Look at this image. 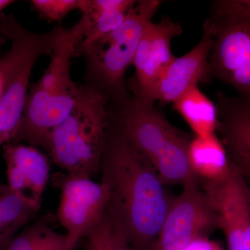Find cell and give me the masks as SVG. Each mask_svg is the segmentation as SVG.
I'll return each mask as SVG.
<instances>
[{
    "mask_svg": "<svg viewBox=\"0 0 250 250\" xmlns=\"http://www.w3.org/2000/svg\"><path fill=\"white\" fill-rule=\"evenodd\" d=\"M195 136L215 134L218 126V108L198 85L192 87L173 103Z\"/></svg>",
    "mask_w": 250,
    "mask_h": 250,
    "instance_id": "18",
    "label": "cell"
},
{
    "mask_svg": "<svg viewBox=\"0 0 250 250\" xmlns=\"http://www.w3.org/2000/svg\"><path fill=\"white\" fill-rule=\"evenodd\" d=\"M6 39L3 36H0V47L4 45V42H6Z\"/></svg>",
    "mask_w": 250,
    "mask_h": 250,
    "instance_id": "26",
    "label": "cell"
},
{
    "mask_svg": "<svg viewBox=\"0 0 250 250\" xmlns=\"http://www.w3.org/2000/svg\"><path fill=\"white\" fill-rule=\"evenodd\" d=\"M200 182L214 208L218 228L225 234L229 250H250V188L241 170L231 162L225 179Z\"/></svg>",
    "mask_w": 250,
    "mask_h": 250,
    "instance_id": "9",
    "label": "cell"
},
{
    "mask_svg": "<svg viewBox=\"0 0 250 250\" xmlns=\"http://www.w3.org/2000/svg\"><path fill=\"white\" fill-rule=\"evenodd\" d=\"M111 107L112 116L125 137L164 185H184L199 179L188 156L192 138L171 125L154 106L130 97Z\"/></svg>",
    "mask_w": 250,
    "mask_h": 250,
    "instance_id": "2",
    "label": "cell"
},
{
    "mask_svg": "<svg viewBox=\"0 0 250 250\" xmlns=\"http://www.w3.org/2000/svg\"><path fill=\"white\" fill-rule=\"evenodd\" d=\"M182 31V25L167 16H163L159 22L149 23L146 28L133 62L136 73L128 85L134 94L133 98L140 103L154 106L158 81L175 58L171 42Z\"/></svg>",
    "mask_w": 250,
    "mask_h": 250,
    "instance_id": "10",
    "label": "cell"
},
{
    "mask_svg": "<svg viewBox=\"0 0 250 250\" xmlns=\"http://www.w3.org/2000/svg\"><path fill=\"white\" fill-rule=\"evenodd\" d=\"M100 172L110 193L107 213L111 221L135 249L152 250L173 197L112 115Z\"/></svg>",
    "mask_w": 250,
    "mask_h": 250,
    "instance_id": "1",
    "label": "cell"
},
{
    "mask_svg": "<svg viewBox=\"0 0 250 250\" xmlns=\"http://www.w3.org/2000/svg\"><path fill=\"white\" fill-rule=\"evenodd\" d=\"M31 4L41 17L49 22H59L78 9L79 0H33Z\"/></svg>",
    "mask_w": 250,
    "mask_h": 250,
    "instance_id": "22",
    "label": "cell"
},
{
    "mask_svg": "<svg viewBox=\"0 0 250 250\" xmlns=\"http://www.w3.org/2000/svg\"><path fill=\"white\" fill-rule=\"evenodd\" d=\"M162 3L160 0L138 1L119 27L104 36L83 54L85 84L104 93L112 106L131 97L125 75L133 65L146 28Z\"/></svg>",
    "mask_w": 250,
    "mask_h": 250,
    "instance_id": "5",
    "label": "cell"
},
{
    "mask_svg": "<svg viewBox=\"0 0 250 250\" xmlns=\"http://www.w3.org/2000/svg\"><path fill=\"white\" fill-rule=\"evenodd\" d=\"M200 179L183 185L173 197L152 250H179L218 228L216 215Z\"/></svg>",
    "mask_w": 250,
    "mask_h": 250,
    "instance_id": "8",
    "label": "cell"
},
{
    "mask_svg": "<svg viewBox=\"0 0 250 250\" xmlns=\"http://www.w3.org/2000/svg\"><path fill=\"white\" fill-rule=\"evenodd\" d=\"M0 86H1V83H0Z\"/></svg>",
    "mask_w": 250,
    "mask_h": 250,
    "instance_id": "27",
    "label": "cell"
},
{
    "mask_svg": "<svg viewBox=\"0 0 250 250\" xmlns=\"http://www.w3.org/2000/svg\"><path fill=\"white\" fill-rule=\"evenodd\" d=\"M203 30L212 39L208 62L211 78L225 82L250 100V9L243 0L212 2Z\"/></svg>",
    "mask_w": 250,
    "mask_h": 250,
    "instance_id": "6",
    "label": "cell"
},
{
    "mask_svg": "<svg viewBox=\"0 0 250 250\" xmlns=\"http://www.w3.org/2000/svg\"><path fill=\"white\" fill-rule=\"evenodd\" d=\"M236 166L237 167L241 170L242 174L244 175V177H247L250 179V165H241Z\"/></svg>",
    "mask_w": 250,
    "mask_h": 250,
    "instance_id": "24",
    "label": "cell"
},
{
    "mask_svg": "<svg viewBox=\"0 0 250 250\" xmlns=\"http://www.w3.org/2000/svg\"><path fill=\"white\" fill-rule=\"evenodd\" d=\"M218 126L217 131L229 157L236 166L250 165V100L217 96Z\"/></svg>",
    "mask_w": 250,
    "mask_h": 250,
    "instance_id": "14",
    "label": "cell"
},
{
    "mask_svg": "<svg viewBox=\"0 0 250 250\" xmlns=\"http://www.w3.org/2000/svg\"><path fill=\"white\" fill-rule=\"evenodd\" d=\"M188 156L191 170L200 180L218 182L229 173L231 161L216 134L194 136L189 145Z\"/></svg>",
    "mask_w": 250,
    "mask_h": 250,
    "instance_id": "16",
    "label": "cell"
},
{
    "mask_svg": "<svg viewBox=\"0 0 250 250\" xmlns=\"http://www.w3.org/2000/svg\"><path fill=\"white\" fill-rule=\"evenodd\" d=\"M84 238L85 250H137L115 226L107 210Z\"/></svg>",
    "mask_w": 250,
    "mask_h": 250,
    "instance_id": "21",
    "label": "cell"
},
{
    "mask_svg": "<svg viewBox=\"0 0 250 250\" xmlns=\"http://www.w3.org/2000/svg\"><path fill=\"white\" fill-rule=\"evenodd\" d=\"M137 1L133 0H95L94 14L91 16L85 15L89 20V28L84 39L77 46L75 57L83 56L90 47L104 36L119 27Z\"/></svg>",
    "mask_w": 250,
    "mask_h": 250,
    "instance_id": "17",
    "label": "cell"
},
{
    "mask_svg": "<svg viewBox=\"0 0 250 250\" xmlns=\"http://www.w3.org/2000/svg\"><path fill=\"white\" fill-rule=\"evenodd\" d=\"M36 215L31 202L0 182V250Z\"/></svg>",
    "mask_w": 250,
    "mask_h": 250,
    "instance_id": "19",
    "label": "cell"
},
{
    "mask_svg": "<svg viewBox=\"0 0 250 250\" xmlns=\"http://www.w3.org/2000/svg\"><path fill=\"white\" fill-rule=\"evenodd\" d=\"M51 182L62 191L57 219L67 231L68 250H74L106 213L109 191L102 182L62 172L52 174Z\"/></svg>",
    "mask_w": 250,
    "mask_h": 250,
    "instance_id": "7",
    "label": "cell"
},
{
    "mask_svg": "<svg viewBox=\"0 0 250 250\" xmlns=\"http://www.w3.org/2000/svg\"><path fill=\"white\" fill-rule=\"evenodd\" d=\"M90 26L85 15L70 29H64L51 54V62L40 80L33 85L37 89L54 94L76 92L80 85L70 77V61L75 57L77 46L84 39Z\"/></svg>",
    "mask_w": 250,
    "mask_h": 250,
    "instance_id": "15",
    "label": "cell"
},
{
    "mask_svg": "<svg viewBox=\"0 0 250 250\" xmlns=\"http://www.w3.org/2000/svg\"><path fill=\"white\" fill-rule=\"evenodd\" d=\"M57 220L52 214L41 217L16 234L1 250H68L67 233L54 230Z\"/></svg>",
    "mask_w": 250,
    "mask_h": 250,
    "instance_id": "20",
    "label": "cell"
},
{
    "mask_svg": "<svg viewBox=\"0 0 250 250\" xmlns=\"http://www.w3.org/2000/svg\"><path fill=\"white\" fill-rule=\"evenodd\" d=\"M15 1L13 0H0V14L2 13V11L5 8L7 7L9 5L12 4Z\"/></svg>",
    "mask_w": 250,
    "mask_h": 250,
    "instance_id": "25",
    "label": "cell"
},
{
    "mask_svg": "<svg viewBox=\"0 0 250 250\" xmlns=\"http://www.w3.org/2000/svg\"><path fill=\"white\" fill-rule=\"evenodd\" d=\"M63 30L57 26L33 32L14 15L0 14V36L11 42L0 58V147L10 142L22 118L33 67L41 57L51 55Z\"/></svg>",
    "mask_w": 250,
    "mask_h": 250,
    "instance_id": "4",
    "label": "cell"
},
{
    "mask_svg": "<svg viewBox=\"0 0 250 250\" xmlns=\"http://www.w3.org/2000/svg\"><path fill=\"white\" fill-rule=\"evenodd\" d=\"M211 47V37L203 30L200 42L187 54L175 57L163 72L154 90L155 103H173L192 87L210 81L208 62Z\"/></svg>",
    "mask_w": 250,
    "mask_h": 250,
    "instance_id": "13",
    "label": "cell"
},
{
    "mask_svg": "<svg viewBox=\"0 0 250 250\" xmlns=\"http://www.w3.org/2000/svg\"><path fill=\"white\" fill-rule=\"evenodd\" d=\"M8 184L11 190L41 205L46 186L50 179V162L37 147L21 143L3 146Z\"/></svg>",
    "mask_w": 250,
    "mask_h": 250,
    "instance_id": "12",
    "label": "cell"
},
{
    "mask_svg": "<svg viewBox=\"0 0 250 250\" xmlns=\"http://www.w3.org/2000/svg\"><path fill=\"white\" fill-rule=\"evenodd\" d=\"M179 250H225L218 242L202 238L195 240Z\"/></svg>",
    "mask_w": 250,
    "mask_h": 250,
    "instance_id": "23",
    "label": "cell"
},
{
    "mask_svg": "<svg viewBox=\"0 0 250 250\" xmlns=\"http://www.w3.org/2000/svg\"><path fill=\"white\" fill-rule=\"evenodd\" d=\"M80 87L74 93L54 95L32 85L22 118L9 143L27 142L29 146L48 150L51 134L71 113Z\"/></svg>",
    "mask_w": 250,
    "mask_h": 250,
    "instance_id": "11",
    "label": "cell"
},
{
    "mask_svg": "<svg viewBox=\"0 0 250 250\" xmlns=\"http://www.w3.org/2000/svg\"><path fill=\"white\" fill-rule=\"evenodd\" d=\"M112 107L109 98L84 84L70 114L49 139L51 159L67 174L91 178L100 172Z\"/></svg>",
    "mask_w": 250,
    "mask_h": 250,
    "instance_id": "3",
    "label": "cell"
}]
</instances>
